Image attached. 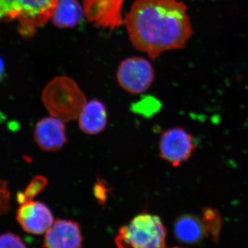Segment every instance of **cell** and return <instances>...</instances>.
Instances as JSON below:
<instances>
[{
	"label": "cell",
	"instance_id": "cell-1",
	"mask_svg": "<svg viewBox=\"0 0 248 248\" xmlns=\"http://www.w3.org/2000/svg\"><path fill=\"white\" fill-rule=\"evenodd\" d=\"M124 24L133 46L153 60L184 48L193 35L187 6L179 0H135Z\"/></svg>",
	"mask_w": 248,
	"mask_h": 248
},
{
	"label": "cell",
	"instance_id": "cell-2",
	"mask_svg": "<svg viewBox=\"0 0 248 248\" xmlns=\"http://www.w3.org/2000/svg\"><path fill=\"white\" fill-rule=\"evenodd\" d=\"M58 0H0V24L16 22L24 39L33 37L37 29L51 19Z\"/></svg>",
	"mask_w": 248,
	"mask_h": 248
},
{
	"label": "cell",
	"instance_id": "cell-3",
	"mask_svg": "<svg viewBox=\"0 0 248 248\" xmlns=\"http://www.w3.org/2000/svg\"><path fill=\"white\" fill-rule=\"evenodd\" d=\"M42 99L49 113L63 122L78 119L87 102L78 83L64 76L53 78L45 86Z\"/></svg>",
	"mask_w": 248,
	"mask_h": 248
},
{
	"label": "cell",
	"instance_id": "cell-4",
	"mask_svg": "<svg viewBox=\"0 0 248 248\" xmlns=\"http://www.w3.org/2000/svg\"><path fill=\"white\" fill-rule=\"evenodd\" d=\"M167 231L161 218L142 213L121 227L115 242L119 248H162L166 246Z\"/></svg>",
	"mask_w": 248,
	"mask_h": 248
},
{
	"label": "cell",
	"instance_id": "cell-5",
	"mask_svg": "<svg viewBox=\"0 0 248 248\" xmlns=\"http://www.w3.org/2000/svg\"><path fill=\"white\" fill-rule=\"evenodd\" d=\"M117 79L122 89L132 94L146 92L155 79V71L146 59L132 57L121 62Z\"/></svg>",
	"mask_w": 248,
	"mask_h": 248
},
{
	"label": "cell",
	"instance_id": "cell-6",
	"mask_svg": "<svg viewBox=\"0 0 248 248\" xmlns=\"http://www.w3.org/2000/svg\"><path fill=\"white\" fill-rule=\"evenodd\" d=\"M196 148L193 136L179 127L166 130L160 138V156L174 167L190 159Z\"/></svg>",
	"mask_w": 248,
	"mask_h": 248
},
{
	"label": "cell",
	"instance_id": "cell-7",
	"mask_svg": "<svg viewBox=\"0 0 248 248\" xmlns=\"http://www.w3.org/2000/svg\"><path fill=\"white\" fill-rule=\"evenodd\" d=\"M124 0H84L85 17L96 28L115 30L124 24Z\"/></svg>",
	"mask_w": 248,
	"mask_h": 248
},
{
	"label": "cell",
	"instance_id": "cell-8",
	"mask_svg": "<svg viewBox=\"0 0 248 248\" xmlns=\"http://www.w3.org/2000/svg\"><path fill=\"white\" fill-rule=\"evenodd\" d=\"M17 221L24 231L33 234H44L54 222L48 206L32 201L21 204L17 212Z\"/></svg>",
	"mask_w": 248,
	"mask_h": 248
},
{
	"label": "cell",
	"instance_id": "cell-9",
	"mask_svg": "<svg viewBox=\"0 0 248 248\" xmlns=\"http://www.w3.org/2000/svg\"><path fill=\"white\" fill-rule=\"evenodd\" d=\"M81 228L77 222L58 219L46 232L44 247L79 248L82 247Z\"/></svg>",
	"mask_w": 248,
	"mask_h": 248
},
{
	"label": "cell",
	"instance_id": "cell-10",
	"mask_svg": "<svg viewBox=\"0 0 248 248\" xmlns=\"http://www.w3.org/2000/svg\"><path fill=\"white\" fill-rule=\"evenodd\" d=\"M63 121L55 117H45L36 124L34 138L37 145L45 151H58L67 142Z\"/></svg>",
	"mask_w": 248,
	"mask_h": 248
},
{
	"label": "cell",
	"instance_id": "cell-11",
	"mask_svg": "<svg viewBox=\"0 0 248 248\" xmlns=\"http://www.w3.org/2000/svg\"><path fill=\"white\" fill-rule=\"evenodd\" d=\"M78 119L81 131L89 135H97L107 126V108L100 101L93 99L86 102Z\"/></svg>",
	"mask_w": 248,
	"mask_h": 248
},
{
	"label": "cell",
	"instance_id": "cell-12",
	"mask_svg": "<svg viewBox=\"0 0 248 248\" xmlns=\"http://www.w3.org/2000/svg\"><path fill=\"white\" fill-rule=\"evenodd\" d=\"M174 231L176 238L182 244H198L206 237L202 218L195 215L179 217L174 223Z\"/></svg>",
	"mask_w": 248,
	"mask_h": 248
},
{
	"label": "cell",
	"instance_id": "cell-13",
	"mask_svg": "<svg viewBox=\"0 0 248 248\" xmlns=\"http://www.w3.org/2000/svg\"><path fill=\"white\" fill-rule=\"evenodd\" d=\"M84 17L83 6L78 0H58L51 20L59 29H73Z\"/></svg>",
	"mask_w": 248,
	"mask_h": 248
},
{
	"label": "cell",
	"instance_id": "cell-14",
	"mask_svg": "<svg viewBox=\"0 0 248 248\" xmlns=\"http://www.w3.org/2000/svg\"><path fill=\"white\" fill-rule=\"evenodd\" d=\"M202 220L206 237L218 242L222 228L221 216L218 210L212 208L204 209Z\"/></svg>",
	"mask_w": 248,
	"mask_h": 248
},
{
	"label": "cell",
	"instance_id": "cell-15",
	"mask_svg": "<svg viewBox=\"0 0 248 248\" xmlns=\"http://www.w3.org/2000/svg\"><path fill=\"white\" fill-rule=\"evenodd\" d=\"M46 185L47 180L45 177L37 176L33 178L25 191L18 194V202L19 203L22 204L32 201L34 197L45 188Z\"/></svg>",
	"mask_w": 248,
	"mask_h": 248
},
{
	"label": "cell",
	"instance_id": "cell-16",
	"mask_svg": "<svg viewBox=\"0 0 248 248\" xmlns=\"http://www.w3.org/2000/svg\"><path fill=\"white\" fill-rule=\"evenodd\" d=\"M0 248H27L20 236L12 232L0 235Z\"/></svg>",
	"mask_w": 248,
	"mask_h": 248
},
{
	"label": "cell",
	"instance_id": "cell-17",
	"mask_svg": "<svg viewBox=\"0 0 248 248\" xmlns=\"http://www.w3.org/2000/svg\"><path fill=\"white\" fill-rule=\"evenodd\" d=\"M11 204V192L7 182L0 180V215L7 213Z\"/></svg>",
	"mask_w": 248,
	"mask_h": 248
},
{
	"label": "cell",
	"instance_id": "cell-18",
	"mask_svg": "<svg viewBox=\"0 0 248 248\" xmlns=\"http://www.w3.org/2000/svg\"><path fill=\"white\" fill-rule=\"evenodd\" d=\"M109 189L107 184L102 179H99L94 185V195L100 204H104L107 202Z\"/></svg>",
	"mask_w": 248,
	"mask_h": 248
},
{
	"label": "cell",
	"instance_id": "cell-19",
	"mask_svg": "<svg viewBox=\"0 0 248 248\" xmlns=\"http://www.w3.org/2000/svg\"><path fill=\"white\" fill-rule=\"evenodd\" d=\"M136 108L135 110H138V112H141L145 108H146L144 114H151V112H155V107H159L158 105H155V101L154 99H146V100H142L141 102L138 103L137 105L135 106Z\"/></svg>",
	"mask_w": 248,
	"mask_h": 248
},
{
	"label": "cell",
	"instance_id": "cell-20",
	"mask_svg": "<svg viewBox=\"0 0 248 248\" xmlns=\"http://www.w3.org/2000/svg\"><path fill=\"white\" fill-rule=\"evenodd\" d=\"M4 62L0 59V79L2 77L3 73H4Z\"/></svg>",
	"mask_w": 248,
	"mask_h": 248
}]
</instances>
